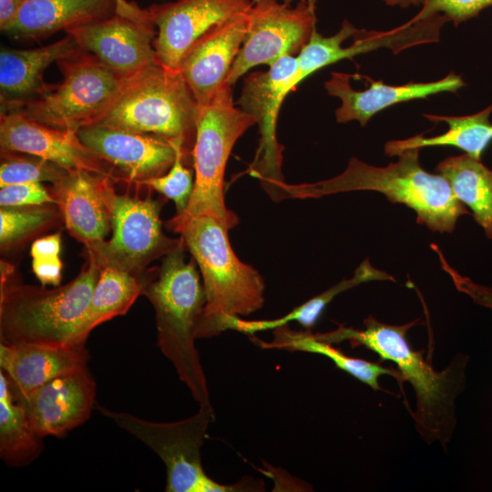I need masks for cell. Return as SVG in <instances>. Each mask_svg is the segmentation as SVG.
Returning a JSON list of instances; mask_svg holds the SVG:
<instances>
[{
	"label": "cell",
	"instance_id": "30bf717a",
	"mask_svg": "<svg viewBox=\"0 0 492 492\" xmlns=\"http://www.w3.org/2000/svg\"><path fill=\"white\" fill-rule=\"evenodd\" d=\"M162 203L147 196L144 199L117 194L112 210V237L85 246L87 257L98 267L111 268L142 275L153 261L163 258L180 247L181 237L173 239L162 231Z\"/></svg>",
	"mask_w": 492,
	"mask_h": 492
},
{
	"label": "cell",
	"instance_id": "6da1fadb",
	"mask_svg": "<svg viewBox=\"0 0 492 492\" xmlns=\"http://www.w3.org/2000/svg\"><path fill=\"white\" fill-rule=\"evenodd\" d=\"M416 323L391 325L369 315L362 330L339 325L314 335L331 344L348 341L352 347L364 346L396 364L399 384L408 382L415 394V410L409 412L416 430L427 444L438 441L446 448L456 425L455 402L466 387L468 356L459 353L445 370L436 371L425 359L424 351L413 350L406 338Z\"/></svg>",
	"mask_w": 492,
	"mask_h": 492
},
{
	"label": "cell",
	"instance_id": "e575fe53",
	"mask_svg": "<svg viewBox=\"0 0 492 492\" xmlns=\"http://www.w3.org/2000/svg\"><path fill=\"white\" fill-rule=\"evenodd\" d=\"M0 188L1 207L56 204L49 189H46L42 182H23Z\"/></svg>",
	"mask_w": 492,
	"mask_h": 492
},
{
	"label": "cell",
	"instance_id": "44dd1931",
	"mask_svg": "<svg viewBox=\"0 0 492 492\" xmlns=\"http://www.w3.org/2000/svg\"><path fill=\"white\" fill-rule=\"evenodd\" d=\"M89 359L85 343L63 347L0 343V371L6 376L14 397L87 366Z\"/></svg>",
	"mask_w": 492,
	"mask_h": 492
},
{
	"label": "cell",
	"instance_id": "3957f363",
	"mask_svg": "<svg viewBox=\"0 0 492 492\" xmlns=\"http://www.w3.org/2000/svg\"><path fill=\"white\" fill-rule=\"evenodd\" d=\"M185 244L147 270L142 291L155 310L158 345L199 405H211L198 351L197 330L206 304L197 263L186 261Z\"/></svg>",
	"mask_w": 492,
	"mask_h": 492
},
{
	"label": "cell",
	"instance_id": "f1b7e54d",
	"mask_svg": "<svg viewBox=\"0 0 492 492\" xmlns=\"http://www.w3.org/2000/svg\"><path fill=\"white\" fill-rule=\"evenodd\" d=\"M370 281H395V279L390 274L373 267L366 259L356 268L352 278L341 281L321 294L294 308L284 316L273 320L259 321H245L240 317H234L231 321L229 329L248 335H254L257 332L274 330L295 321L306 330H310L314 326L328 303L336 295L360 283Z\"/></svg>",
	"mask_w": 492,
	"mask_h": 492
},
{
	"label": "cell",
	"instance_id": "836d02e7",
	"mask_svg": "<svg viewBox=\"0 0 492 492\" xmlns=\"http://www.w3.org/2000/svg\"><path fill=\"white\" fill-rule=\"evenodd\" d=\"M61 249L52 243H41L30 249L32 270L42 286H59L63 263L59 257Z\"/></svg>",
	"mask_w": 492,
	"mask_h": 492
},
{
	"label": "cell",
	"instance_id": "603a6c76",
	"mask_svg": "<svg viewBox=\"0 0 492 492\" xmlns=\"http://www.w3.org/2000/svg\"><path fill=\"white\" fill-rule=\"evenodd\" d=\"M120 0H26L1 31L10 36L38 39L112 15Z\"/></svg>",
	"mask_w": 492,
	"mask_h": 492
},
{
	"label": "cell",
	"instance_id": "2e32d148",
	"mask_svg": "<svg viewBox=\"0 0 492 492\" xmlns=\"http://www.w3.org/2000/svg\"><path fill=\"white\" fill-rule=\"evenodd\" d=\"M77 135L87 147L108 161L125 182L137 187L145 180L165 174L174 163L179 147L156 135L127 131L99 123L80 128Z\"/></svg>",
	"mask_w": 492,
	"mask_h": 492
},
{
	"label": "cell",
	"instance_id": "d6a6232c",
	"mask_svg": "<svg viewBox=\"0 0 492 492\" xmlns=\"http://www.w3.org/2000/svg\"><path fill=\"white\" fill-rule=\"evenodd\" d=\"M491 5L492 0H425L420 12L410 21L415 22L441 14L447 22L452 21L455 26H458Z\"/></svg>",
	"mask_w": 492,
	"mask_h": 492
},
{
	"label": "cell",
	"instance_id": "4dcf8cb0",
	"mask_svg": "<svg viewBox=\"0 0 492 492\" xmlns=\"http://www.w3.org/2000/svg\"><path fill=\"white\" fill-rule=\"evenodd\" d=\"M67 172L54 162L35 155L1 151L0 187L32 181L52 184Z\"/></svg>",
	"mask_w": 492,
	"mask_h": 492
},
{
	"label": "cell",
	"instance_id": "7a4b0ae2",
	"mask_svg": "<svg viewBox=\"0 0 492 492\" xmlns=\"http://www.w3.org/2000/svg\"><path fill=\"white\" fill-rule=\"evenodd\" d=\"M420 149L401 152L385 167L369 165L351 158L338 176L313 183L282 186V200L320 198L339 192L373 190L383 193L392 203L414 210L416 221L432 231L452 232L458 218L470 214L440 174L425 170L419 162Z\"/></svg>",
	"mask_w": 492,
	"mask_h": 492
},
{
	"label": "cell",
	"instance_id": "4316f807",
	"mask_svg": "<svg viewBox=\"0 0 492 492\" xmlns=\"http://www.w3.org/2000/svg\"><path fill=\"white\" fill-rule=\"evenodd\" d=\"M274 337L271 342H265L252 336L251 342L262 349H279L290 352H307L328 357L335 366L349 374L360 382L367 384L373 390H380L379 377L384 374L394 376L399 380L396 370L380 365L363 359L353 358L334 348L331 343L315 337L310 330L293 331L286 325L274 329Z\"/></svg>",
	"mask_w": 492,
	"mask_h": 492
},
{
	"label": "cell",
	"instance_id": "e0dca14e",
	"mask_svg": "<svg viewBox=\"0 0 492 492\" xmlns=\"http://www.w3.org/2000/svg\"><path fill=\"white\" fill-rule=\"evenodd\" d=\"M96 383L87 366L59 375L14 397L42 436H63L84 424L95 404Z\"/></svg>",
	"mask_w": 492,
	"mask_h": 492
},
{
	"label": "cell",
	"instance_id": "1f68e13d",
	"mask_svg": "<svg viewBox=\"0 0 492 492\" xmlns=\"http://www.w3.org/2000/svg\"><path fill=\"white\" fill-rule=\"evenodd\" d=\"M181 147L177 148V156L171 168L163 175L141 182L138 187L154 190L174 201L176 215H180L188 207L194 187L191 170L186 166L190 159ZM192 158V157H191Z\"/></svg>",
	"mask_w": 492,
	"mask_h": 492
},
{
	"label": "cell",
	"instance_id": "484cf974",
	"mask_svg": "<svg viewBox=\"0 0 492 492\" xmlns=\"http://www.w3.org/2000/svg\"><path fill=\"white\" fill-rule=\"evenodd\" d=\"M436 171L449 183L455 197L467 205L474 220L492 240V170L467 154L440 161Z\"/></svg>",
	"mask_w": 492,
	"mask_h": 492
},
{
	"label": "cell",
	"instance_id": "f35d334b",
	"mask_svg": "<svg viewBox=\"0 0 492 492\" xmlns=\"http://www.w3.org/2000/svg\"><path fill=\"white\" fill-rule=\"evenodd\" d=\"M259 0H252L253 3L257 2ZM306 1H309V0H282V2L286 3V4H290L292 5V2H306Z\"/></svg>",
	"mask_w": 492,
	"mask_h": 492
},
{
	"label": "cell",
	"instance_id": "4fadbf2b",
	"mask_svg": "<svg viewBox=\"0 0 492 492\" xmlns=\"http://www.w3.org/2000/svg\"><path fill=\"white\" fill-rule=\"evenodd\" d=\"M77 46L94 55L121 77H129L156 62L157 30L149 9L120 0L108 17L72 29Z\"/></svg>",
	"mask_w": 492,
	"mask_h": 492
},
{
	"label": "cell",
	"instance_id": "d4e9b609",
	"mask_svg": "<svg viewBox=\"0 0 492 492\" xmlns=\"http://www.w3.org/2000/svg\"><path fill=\"white\" fill-rule=\"evenodd\" d=\"M491 113L492 105L480 112L467 116L424 114L430 121L446 123L448 129L436 137L425 138L415 135L405 139L387 141L384 144V153L388 156H398L401 152L411 149L452 146L480 160L483 152L492 141V123L489 120Z\"/></svg>",
	"mask_w": 492,
	"mask_h": 492
},
{
	"label": "cell",
	"instance_id": "5b68a950",
	"mask_svg": "<svg viewBox=\"0 0 492 492\" xmlns=\"http://www.w3.org/2000/svg\"><path fill=\"white\" fill-rule=\"evenodd\" d=\"M99 274L100 268L95 260L87 257L72 281L53 289L25 284L12 275L1 280L0 342L51 347L72 345Z\"/></svg>",
	"mask_w": 492,
	"mask_h": 492
},
{
	"label": "cell",
	"instance_id": "ba28073f",
	"mask_svg": "<svg viewBox=\"0 0 492 492\" xmlns=\"http://www.w3.org/2000/svg\"><path fill=\"white\" fill-rule=\"evenodd\" d=\"M63 80L46 95L1 106L41 124L73 131L100 122L116 102L125 77L78 46L57 60Z\"/></svg>",
	"mask_w": 492,
	"mask_h": 492
},
{
	"label": "cell",
	"instance_id": "74e56055",
	"mask_svg": "<svg viewBox=\"0 0 492 492\" xmlns=\"http://www.w3.org/2000/svg\"><path fill=\"white\" fill-rule=\"evenodd\" d=\"M386 5L390 6H400L403 8L409 7L411 5H420L425 3V0H383Z\"/></svg>",
	"mask_w": 492,
	"mask_h": 492
},
{
	"label": "cell",
	"instance_id": "83f0119b",
	"mask_svg": "<svg viewBox=\"0 0 492 492\" xmlns=\"http://www.w3.org/2000/svg\"><path fill=\"white\" fill-rule=\"evenodd\" d=\"M43 438L18 404L5 374L0 371V456L9 466L31 464L42 453Z\"/></svg>",
	"mask_w": 492,
	"mask_h": 492
},
{
	"label": "cell",
	"instance_id": "7402d4cb",
	"mask_svg": "<svg viewBox=\"0 0 492 492\" xmlns=\"http://www.w3.org/2000/svg\"><path fill=\"white\" fill-rule=\"evenodd\" d=\"M77 45L67 34L51 44L29 49L2 46L0 51L1 106L42 97L54 85L44 80V72L54 62L69 54Z\"/></svg>",
	"mask_w": 492,
	"mask_h": 492
},
{
	"label": "cell",
	"instance_id": "277c9868",
	"mask_svg": "<svg viewBox=\"0 0 492 492\" xmlns=\"http://www.w3.org/2000/svg\"><path fill=\"white\" fill-rule=\"evenodd\" d=\"M166 227L179 233L201 272L206 304L197 338L217 336L229 330L234 317L248 316L262 307L264 280L236 256L228 237L230 229L220 220L200 215Z\"/></svg>",
	"mask_w": 492,
	"mask_h": 492
},
{
	"label": "cell",
	"instance_id": "ffe728a7",
	"mask_svg": "<svg viewBox=\"0 0 492 492\" xmlns=\"http://www.w3.org/2000/svg\"><path fill=\"white\" fill-rule=\"evenodd\" d=\"M360 76L368 83L366 89H354L350 84L352 75L340 72H332L330 79L324 83L327 93L341 100V106L335 110L339 123L356 120L364 127L376 113L391 106L443 92L456 93L466 85L462 77L453 72L436 81L397 86Z\"/></svg>",
	"mask_w": 492,
	"mask_h": 492
},
{
	"label": "cell",
	"instance_id": "d6986e66",
	"mask_svg": "<svg viewBox=\"0 0 492 492\" xmlns=\"http://www.w3.org/2000/svg\"><path fill=\"white\" fill-rule=\"evenodd\" d=\"M248 26L249 11L238 14L208 31L182 58L179 70L198 106L211 101L226 84Z\"/></svg>",
	"mask_w": 492,
	"mask_h": 492
},
{
	"label": "cell",
	"instance_id": "52a82bcc",
	"mask_svg": "<svg viewBox=\"0 0 492 492\" xmlns=\"http://www.w3.org/2000/svg\"><path fill=\"white\" fill-rule=\"evenodd\" d=\"M232 95V86L226 83L211 101L198 106L192 196L184 212L175 215L166 225L200 215L213 216L229 229L239 223L238 216L225 204L224 173L234 144L256 124V119L236 107Z\"/></svg>",
	"mask_w": 492,
	"mask_h": 492
},
{
	"label": "cell",
	"instance_id": "8992f818",
	"mask_svg": "<svg viewBox=\"0 0 492 492\" xmlns=\"http://www.w3.org/2000/svg\"><path fill=\"white\" fill-rule=\"evenodd\" d=\"M197 113L198 104L179 70L156 61L125 77L116 102L98 123L164 138L192 157Z\"/></svg>",
	"mask_w": 492,
	"mask_h": 492
},
{
	"label": "cell",
	"instance_id": "8fae6325",
	"mask_svg": "<svg viewBox=\"0 0 492 492\" xmlns=\"http://www.w3.org/2000/svg\"><path fill=\"white\" fill-rule=\"evenodd\" d=\"M267 71H255L243 80L236 104L253 116L259 128L260 142L249 173L259 179L265 191L275 201L282 200V147L278 143L276 125L286 96L296 87L295 56H284L269 66Z\"/></svg>",
	"mask_w": 492,
	"mask_h": 492
},
{
	"label": "cell",
	"instance_id": "d590c367",
	"mask_svg": "<svg viewBox=\"0 0 492 492\" xmlns=\"http://www.w3.org/2000/svg\"><path fill=\"white\" fill-rule=\"evenodd\" d=\"M431 247L437 253L442 269L450 276L457 291L468 295L477 304L492 311V289L477 284L470 278L458 273L448 264L437 245L432 243Z\"/></svg>",
	"mask_w": 492,
	"mask_h": 492
},
{
	"label": "cell",
	"instance_id": "9a60e30c",
	"mask_svg": "<svg viewBox=\"0 0 492 492\" xmlns=\"http://www.w3.org/2000/svg\"><path fill=\"white\" fill-rule=\"evenodd\" d=\"M252 0H176L148 9L157 28L156 61L179 70L193 45L215 26L248 12Z\"/></svg>",
	"mask_w": 492,
	"mask_h": 492
},
{
	"label": "cell",
	"instance_id": "cb8c5ba5",
	"mask_svg": "<svg viewBox=\"0 0 492 492\" xmlns=\"http://www.w3.org/2000/svg\"><path fill=\"white\" fill-rule=\"evenodd\" d=\"M145 282L146 272L142 275H136L116 269L101 268L88 306L77 327L71 344H84L97 325L127 313L142 294Z\"/></svg>",
	"mask_w": 492,
	"mask_h": 492
},
{
	"label": "cell",
	"instance_id": "7c38bea8",
	"mask_svg": "<svg viewBox=\"0 0 492 492\" xmlns=\"http://www.w3.org/2000/svg\"><path fill=\"white\" fill-rule=\"evenodd\" d=\"M314 1L297 2L295 6L278 0L253 3L245 39L226 83L234 86L256 66H271L288 55L296 56L316 28Z\"/></svg>",
	"mask_w": 492,
	"mask_h": 492
},
{
	"label": "cell",
	"instance_id": "5bb4252c",
	"mask_svg": "<svg viewBox=\"0 0 492 492\" xmlns=\"http://www.w3.org/2000/svg\"><path fill=\"white\" fill-rule=\"evenodd\" d=\"M0 148L43 158L68 172L86 170L125 181L108 161L81 141L77 131L49 127L17 112L1 111Z\"/></svg>",
	"mask_w": 492,
	"mask_h": 492
},
{
	"label": "cell",
	"instance_id": "f546056e",
	"mask_svg": "<svg viewBox=\"0 0 492 492\" xmlns=\"http://www.w3.org/2000/svg\"><path fill=\"white\" fill-rule=\"evenodd\" d=\"M56 204L1 207L0 247L3 251L18 249L29 240L62 222Z\"/></svg>",
	"mask_w": 492,
	"mask_h": 492
},
{
	"label": "cell",
	"instance_id": "8d00e7d4",
	"mask_svg": "<svg viewBox=\"0 0 492 492\" xmlns=\"http://www.w3.org/2000/svg\"><path fill=\"white\" fill-rule=\"evenodd\" d=\"M26 0H0V28L4 29L15 17Z\"/></svg>",
	"mask_w": 492,
	"mask_h": 492
},
{
	"label": "cell",
	"instance_id": "9c48e42d",
	"mask_svg": "<svg viewBox=\"0 0 492 492\" xmlns=\"http://www.w3.org/2000/svg\"><path fill=\"white\" fill-rule=\"evenodd\" d=\"M97 410L149 448L166 466V492H234L261 490V481L245 480L223 485L210 478L201 463V446L215 419L211 405H200L189 418L170 423L148 421L101 405Z\"/></svg>",
	"mask_w": 492,
	"mask_h": 492
},
{
	"label": "cell",
	"instance_id": "ac0fdd59",
	"mask_svg": "<svg viewBox=\"0 0 492 492\" xmlns=\"http://www.w3.org/2000/svg\"><path fill=\"white\" fill-rule=\"evenodd\" d=\"M108 177L86 171L67 172L49 189L69 234L87 246L104 240L111 228L117 193Z\"/></svg>",
	"mask_w": 492,
	"mask_h": 492
}]
</instances>
